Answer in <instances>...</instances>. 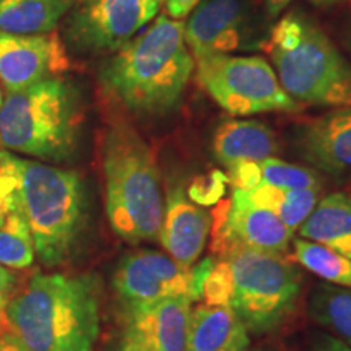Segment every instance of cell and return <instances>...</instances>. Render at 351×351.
Returning a JSON list of instances; mask_svg holds the SVG:
<instances>
[{"instance_id": "1", "label": "cell", "mask_w": 351, "mask_h": 351, "mask_svg": "<svg viewBox=\"0 0 351 351\" xmlns=\"http://www.w3.org/2000/svg\"><path fill=\"white\" fill-rule=\"evenodd\" d=\"M194 67L184 23L161 13L103 64L101 90L129 112L160 116L178 106Z\"/></svg>"}, {"instance_id": "2", "label": "cell", "mask_w": 351, "mask_h": 351, "mask_svg": "<svg viewBox=\"0 0 351 351\" xmlns=\"http://www.w3.org/2000/svg\"><path fill=\"white\" fill-rule=\"evenodd\" d=\"M3 327L25 351H95L98 280L91 275H34L8 302Z\"/></svg>"}, {"instance_id": "3", "label": "cell", "mask_w": 351, "mask_h": 351, "mask_svg": "<svg viewBox=\"0 0 351 351\" xmlns=\"http://www.w3.org/2000/svg\"><path fill=\"white\" fill-rule=\"evenodd\" d=\"M101 166L112 231L129 244L155 243L165 200L152 148L130 124L114 122L101 140Z\"/></svg>"}, {"instance_id": "4", "label": "cell", "mask_w": 351, "mask_h": 351, "mask_svg": "<svg viewBox=\"0 0 351 351\" xmlns=\"http://www.w3.org/2000/svg\"><path fill=\"white\" fill-rule=\"evenodd\" d=\"M258 49L269 54L280 85L296 103L351 106V64L309 15L289 12L271 26Z\"/></svg>"}, {"instance_id": "5", "label": "cell", "mask_w": 351, "mask_h": 351, "mask_svg": "<svg viewBox=\"0 0 351 351\" xmlns=\"http://www.w3.org/2000/svg\"><path fill=\"white\" fill-rule=\"evenodd\" d=\"M83 122L77 90L49 78L7 93L0 106V148L46 161L73 155Z\"/></svg>"}, {"instance_id": "6", "label": "cell", "mask_w": 351, "mask_h": 351, "mask_svg": "<svg viewBox=\"0 0 351 351\" xmlns=\"http://www.w3.org/2000/svg\"><path fill=\"white\" fill-rule=\"evenodd\" d=\"M13 163L39 261L46 267L67 262L85 230L86 195L82 176L15 155Z\"/></svg>"}, {"instance_id": "7", "label": "cell", "mask_w": 351, "mask_h": 351, "mask_svg": "<svg viewBox=\"0 0 351 351\" xmlns=\"http://www.w3.org/2000/svg\"><path fill=\"white\" fill-rule=\"evenodd\" d=\"M225 261L232 275L231 309L249 333H269L287 322L300 300V270L280 254L236 247Z\"/></svg>"}, {"instance_id": "8", "label": "cell", "mask_w": 351, "mask_h": 351, "mask_svg": "<svg viewBox=\"0 0 351 351\" xmlns=\"http://www.w3.org/2000/svg\"><path fill=\"white\" fill-rule=\"evenodd\" d=\"M197 80L232 116L291 112L298 103L280 85L275 70L258 56H210L197 60Z\"/></svg>"}, {"instance_id": "9", "label": "cell", "mask_w": 351, "mask_h": 351, "mask_svg": "<svg viewBox=\"0 0 351 351\" xmlns=\"http://www.w3.org/2000/svg\"><path fill=\"white\" fill-rule=\"evenodd\" d=\"M210 217L212 251L221 261L236 247L283 254L293 238V231L282 219L254 204L247 191L238 187H232L230 199L215 205Z\"/></svg>"}, {"instance_id": "10", "label": "cell", "mask_w": 351, "mask_h": 351, "mask_svg": "<svg viewBox=\"0 0 351 351\" xmlns=\"http://www.w3.org/2000/svg\"><path fill=\"white\" fill-rule=\"evenodd\" d=\"M247 0H200L189 13L184 38L194 60L234 51L258 49L262 39Z\"/></svg>"}, {"instance_id": "11", "label": "cell", "mask_w": 351, "mask_h": 351, "mask_svg": "<svg viewBox=\"0 0 351 351\" xmlns=\"http://www.w3.org/2000/svg\"><path fill=\"white\" fill-rule=\"evenodd\" d=\"M165 0H85L69 23L73 46L86 52H116L158 16Z\"/></svg>"}, {"instance_id": "12", "label": "cell", "mask_w": 351, "mask_h": 351, "mask_svg": "<svg viewBox=\"0 0 351 351\" xmlns=\"http://www.w3.org/2000/svg\"><path fill=\"white\" fill-rule=\"evenodd\" d=\"M112 288L124 309L166 298H191V269L168 254L145 249L122 258L114 271Z\"/></svg>"}, {"instance_id": "13", "label": "cell", "mask_w": 351, "mask_h": 351, "mask_svg": "<svg viewBox=\"0 0 351 351\" xmlns=\"http://www.w3.org/2000/svg\"><path fill=\"white\" fill-rule=\"evenodd\" d=\"M70 69V59L59 34L0 33V82L7 93L39 82L59 78Z\"/></svg>"}, {"instance_id": "14", "label": "cell", "mask_w": 351, "mask_h": 351, "mask_svg": "<svg viewBox=\"0 0 351 351\" xmlns=\"http://www.w3.org/2000/svg\"><path fill=\"white\" fill-rule=\"evenodd\" d=\"M295 147L315 171L335 179L351 178V106L332 109L301 125Z\"/></svg>"}, {"instance_id": "15", "label": "cell", "mask_w": 351, "mask_h": 351, "mask_svg": "<svg viewBox=\"0 0 351 351\" xmlns=\"http://www.w3.org/2000/svg\"><path fill=\"white\" fill-rule=\"evenodd\" d=\"M191 298H166L125 309V332H130L153 351H191Z\"/></svg>"}, {"instance_id": "16", "label": "cell", "mask_w": 351, "mask_h": 351, "mask_svg": "<svg viewBox=\"0 0 351 351\" xmlns=\"http://www.w3.org/2000/svg\"><path fill=\"white\" fill-rule=\"evenodd\" d=\"M212 217L187 197L182 187L171 189L165 200L160 241L176 262L191 269L199 261L210 236Z\"/></svg>"}, {"instance_id": "17", "label": "cell", "mask_w": 351, "mask_h": 351, "mask_svg": "<svg viewBox=\"0 0 351 351\" xmlns=\"http://www.w3.org/2000/svg\"><path fill=\"white\" fill-rule=\"evenodd\" d=\"M212 150L226 168L239 161H262L276 156L280 143L274 130L261 121L230 119L215 130Z\"/></svg>"}, {"instance_id": "18", "label": "cell", "mask_w": 351, "mask_h": 351, "mask_svg": "<svg viewBox=\"0 0 351 351\" xmlns=\"http://www.w3.org/2000/svg\"><path fill=\"white\" fill-rule=\"evenodd\" d=\"M191 351H249L251 337L231 307L199 304L192 307Z\"/></svg>"}, {"instance_id": "19", "label": "cell", "mask_w": 351, "mask_h": 351, "mask_svg": "<svg viewBox=\"0 0 351 351\" xmlns=\"http://www.w3.org/2000/svg\"><path fill=\"white\" fill-rule=\"evenodd\" d=\"M300 238L327 245L351 261V195L333 192L319 200L298 228Z\"/></svg>"}, {"instance_id": "20", "label": "cell", "mask_w": 351, "mask_h": 351, "mask_svg": "<svg viewBox=\"0 0 351 351\" xmlns=\"http://www.w3.org/2000/svg\"><path fill=\"white\" fill-rule=\"evenodd\" d=\"M228 181L232 187L252 191L261 184L280 189H315L322 187L319 171L304 166L287 163L280 158H267L262 161H239L228 168Z\"/></svg>"}, {"instance_id": "21", "label": "cell", "mask_w": 351, "mask_h": 351, "mask_svg": "<svg viewBox=\"0 0 351 351\" xmlns=\"http://www.w3.org/2000/svg\"><path fill=\"white\" fill-rule=\"evenodd\" d=\"M75 0H2L0 33L41 34L54 32Z\"/></svg>"}, {"instance_id": "22", "label": "cell", "mask_w": 351, "mask_h": 351, "mask_svg": "<svg viewBox=\"0 0 351 351\" xmlns=\"http://www.w3.org/2000/svg\"><path fill=\"white\" fill-rule=\"evenodd\" d=\"M307 314L351 348V288L326 282L315 285L307 300Z\"/></svg>"}, {"instance_id": "23", "label": "cell", "mask_w": 351, "mask_h": 351, "mask_svg": "<svg viewBox=\"0 0 351 351\" xmlns=\"http://www.w3.org/2000/svg\"><path fill=\"white\" fill-rule=\"evenodd\" d=\"M320 192H322V187L280 189L261 184L252 191H247V194L254 204L270 210L295 232L319 204Z\"/></svg>"}, {"instance_id": "24", "label": "cell", "mask_w": 351, "mask_h": 351, "mask_svg": "<svg viewBox=\"0 0 351 351\" xmlns=\"http://www.w3.org/2000/svg\"><path fill=\"white\" fill-rule=\"evenodd\" d=\"M293 258L326 283L351 288V261L327 245L300 238L293 243Z\"/></svg>"}, {"instance_id": "25", "label": "cell", "mask_w": 351, "mask_h": 351, "mask_svg": "<svg viewBox=\"0 0 351 351\" xmlns=\"http://www.w3.org/2000/svg\"><path fill=\"white\" fill-rule=\"evenodd\" d=\"M34 243L23 204L8 215L0 226V265L25 270L34 262Z\"/></svg>"}, {"instance_id": "26", "label": "cell", "mask_w": 351, "mask_h": 351, "mask_svg": "<svg viewBox=\"0 0 351 351\" xmlns=\"http://www.w3.org/2000/svg\"><path fill=\"white\" fill-rule=\"evenodd\" d=\"M21 205L19 173L13 163V155L0 150V226L5 223L8 215Z\"/></svg>"}, {"instance_id": "27", "label": "cell", "mask_w": 351, "mask_h": 351, "mask_svg": "<svg viewBox=\"0 0 351 351\" xmlns=\"http://www.w3.org/2000/svg\"><path fill=\"white\" fill-rule=\"evenodd\" d=\"M232 300V275L231 267L228 261L217 258V263L210 271L207 282L202 288V298L204 304L208 306H226L231 307Z\"/></svg>"}, {"instance_id": "28", "label": "cell", "mask_w": 351, "mask_h": 351, "mask_svg": "<svg viewBox=\"0 0 351 351\" xmlns=\"http://www.w3.org/2000/svg\"><path fill=\"white\" fill-rule=\"evenodd\" d=\"M226 182L228 178L219 171H215V173L207 176H200L187 189V197L200 207H212V205H217L225 195Z\"/></svg>"}, {"instance_id": "29", "label": "cell", "mask_w": 351, "mask_h": 351, "mask_svg": "<svg viewBox=\"0 0 351 351\" xmlns=\"http://www.w3.org/2000/svg\"><path fill=\"white\" fill-rule=\"evenodd\" d=\"M217 263V257H205L197 263L195 267H191V301H200L202 298V288H204L205 282H207L210 271Z\"/></svg>"}, {"instance_id": "30", "label": "cell", "mask_w": 351, "mask_h": 351, "mask_svg": "<svg viewBox=\"0 0 351 351\" xmlns=\"http://www.w3.org/2000/svg\"><path fill=\"white\" fill-rule=\"evenodd\" d=\"M306 351H351V348L330 333L315 332L311 337Z\"/></svg>"}, {"instance_id": "31", "label": "cell", "mask_w": 351, "mask_h": 351, "mask_svg": "<svg viewBox=\"0 0 351 351\" xmlns=\"http://www.w3.org/2000/svg\"><path fill=\"white\" fill-rule=\"evenodd\" d=\"M13 288H15V276L7 267L0 265V327L5 322V309L12 300Z\"/></svg>"}, {"instance_id": "32", "label": "cell", "mask_w": 351, "mask_h": 351, "mask_svg": "<svg viewBox=\"0 0 351 351\" xmlns=\"http://www.w3.org/2000/svg\"><path fill=\"white\" fill-rule=\"evenodd\" d=\"M200 0H166V15L173 20H182L189 16Z\"/></svg>"}, {"instance_id": "33", "label": "cell", "mask_w": 351, "mask_h": 351, "mask_svg": "<svg viewBox=\"0 0 351 351\" xmlns=\"http://www.w3.org/2000/svg\"><path fill=\"white\" fill-rule=\"evenodd\" d=\"M119 351H153V350L150 346L145 345L143 341H140L137 337L132 335L130 332H125Z\"/></svg>"}, {"instance_id": "34", "label": "cell", "mask_w": 351, "mask_h": 351, "mask_svg": "<svg viewBox=\"0 0 351 351\" xmlns=\"http://www.w3.org/2000/svg\"><path fill=\"white\" fill-rule=\"evenodd\" d=\"M291 2L293 0H263V5H265L267 15L278 16Z\"/></svg>"}, {"instance_id": "35", "label": "cell", "mask_w": 351, "mask_h": 351, "mask_svg": "<svg viewBox=\"0 0 351 351\" xmlns=\"http://www.w3.org/2000/svg\"><path fill=\"white\" fill-rule=\"evenodd\" d=\"M0 351H25L10 333H0Z\"/></svg>"}, {"instance_id": "36", "label": "cell", "mask_w": 351, "mask_h": 351, "mask_svg": "<svg viewBox=\"0 0 351 351\" xmlns=\"http://www.w3.org/2000/svg\"><path fill=\"white\" fill-rule=\"evenodd\" d=\"M343 46L346 52H348L350 57H351V19L348 23H346V28H345V33H343Z\"/></svg>"}, {"instance_id": "37", "label": "cell", "mask_w": 351, "mask_h": 351, "mask_svg": "<svg viewBox=\"0 0 351 351\" xmlns=\"http://www.w3.org/2000/svg\"><path fill=\"white\" fill-rule=\"evenodd\" d=\"M3 103V93H2V88H0V106H2Z\"/></svg>"}, {"instance_id": "38", "label": "cell", "mask_w": 351, "mask_h": 351, "mask_svg": "<svg viewBox=\"0 0 351 351\" xmlns=\"http://www.w3.org/2000/svg\"><path fill=\"white\" fill-rule=\"evenodd\" d=\"M249 351H251V350H249ZM256 351H263V350H256Z\"/></svg>"}, {"instance_id": "39", "label": "cell", "mask_w": 351, "mask_h": 351, "mask_svg": "<svg viewBox=\"0 0 351 351\" xmlns=\"http://www.w3.org/2000/svg\"><path fill=\"white\" fill-rule=\"evenodd\" d=\"M0 2H2V0H0Z\"/></svg>"}]
</instances>
